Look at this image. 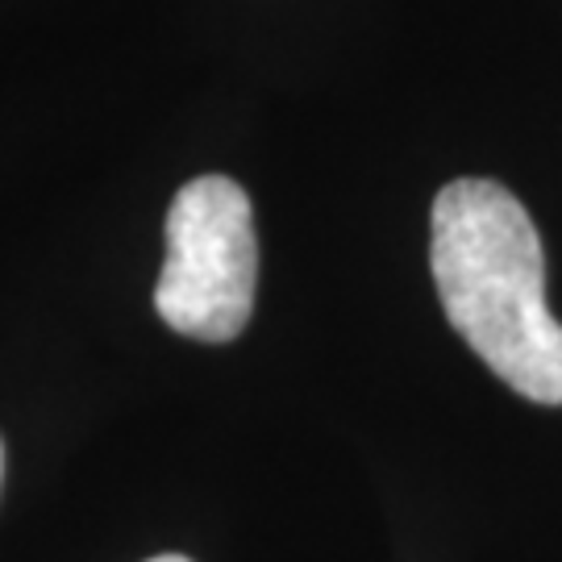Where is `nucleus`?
<instances>
[{
    "label": "nucleus",
    "instance_id": "20e7f679",
    "mask_svg": "<svg viewBox=\"0 0 562 562\" xmlns=\"http://www.w3.org/2000/svg\"><path fill=\"white\" fill-rule=\"evenodd\" d=\"M0 480H4V446H0Z\"/></svg>",
    "mask_w": 562,
    "mask_h": 562
},
{
    "label": "nucleus",
    "instance_id": "f257e3e1",
    "mask_svg": "<svg viewBox=\"0 0 562 562\" xmlns=\"http://www.w3.org/2000/svg\"><path fill=\"white\" fill-rule=\"evenodd\" d=\"M429 267L446 322L492 375L533 404H562V325L546 308V259L525 204L492 180L434 201Z\"/></svg>",
    "mask_w": 562,
    "mask_h": 562
},
{
    "label": "nucleus",
    "instance_id": "7ed1b4c3",
    "mask_svg": "<svg viewBox=\"0 0 562 562\" xmlns=\"http://www.w3.org/2000/svg\"><path fill=\"white\" fill-rule=\"evenodd\" d=\"M150 562H192V559H180V554H159V559H150Z\"/></svg>",
    "mask_w": 562,
    "mask_h": 562
},
{
    "label": "nucleus",
    "instance_id": "f03ea898",
    "mask_svg": "<svg viewBox=\"0 0 562 562\" xmlns=\"http://www.w3.org/2000/svg\"><path fill=\"white\" fill-rule=\"evenodd\" d=\"M259 241L241 183L201 176L183 183L167 213V262L155 308L176 334L234 341L255 313Z\"/></svg>",
    "mask_w": 562,
    "mask_h": 562
}]
</instances>
